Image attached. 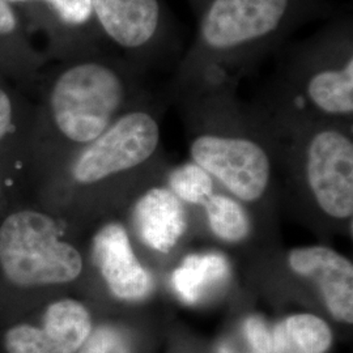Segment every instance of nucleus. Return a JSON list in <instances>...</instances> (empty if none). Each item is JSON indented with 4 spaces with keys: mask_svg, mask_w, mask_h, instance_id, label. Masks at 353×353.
<instances>
[{
    "mask_svg": "<svg viewBox=\"0 0 353 353\" xmlns=\"http://www.w3.org/2000/svg\"><path fill=\"white\" fill-rule=\"evenodd\" d=\"M219 353H236V352H233V351H232V350H230V348H229V347H227V345H224V347H221V348H220V352Z\"/></svg>",
    "mask_w": 353,
    "mask_h": 353,
    "instance_id": "obj_23",
    "label": "nucleus"
},
{
    "mask_svg": "<svg viewBox=\"0 0 353 353\" xmlns=\"http://www.w3.org/2000/svg\"><path fill=\"white\" fill-rule=\"evenodd\" d=\"M51 122L64 139L89 144L112 125L126 85L117 68L99 59H80L46 72Z\"/></svg>",
    "mask_w": 353,
    "mask_h": 353,
    "instance_id": "obj_1",
    "label": "nucleus"
},
{
    "mask_svg": "<svg viewBox=\"0 0 353 353\" xmlns=\"http://www.w3.org/2000/svg\"><path fill=\"white\" fill-rule=\"evenodd\" d=\"M290 0H214L204 14L201 34L207 46L229 50L272 33Z\"/></svg>",
    "mask_w": 353,
    "mask_h": 353,
    "instance_id": "obj_6",
    "label": "nucleus"
},
{
    "mask_svg": "<svg viewBox=\"0 0 353 353\" xmlns=\"http://www.w3.org/2000/svg\"><path fill=\"white\" fill-rule=\"evenodd\" d=\"M17 10L29 32L34 26L45 32L55 24L70 29L83 28L93 19L92 0H36Z\"/></svg>",
    "mask_w": 353,
    "mask_h": 353,
    "instance_id": "obj_16",
    "label": "nucleus"
},
{
    "mask_svg": "<svg viewBox=\"0 0 353 353\" xmlns=\"http://www.w3.org/2000/svg\"><path fill=\"white\" fill-rule=\"evenodd\" d=\"M191 156L195 164L242 201H256L267 189L270 160L263 148L252 140L203 135L194 140Z\"/></svg>",
    "mask_w": 353,
    "mask_h": 353,
    "instance_id": "obj_4",
    "label": "nucleus"
},
{
    "mask_svg": "<svg viewBox=\"0 0 353 353\" xmlns=\"http://www.w3.org/2000/svg\"><path fill=\"white\" fill-rule=\"evenodd\" d=\"M228 270L227 259L221 254H194L173 272L172 284L185 303H196L204 290L227 276Z\"/></svg>",
    "mask_w": 353,
    "mask_h": 353,
    "instance_id": "obj_14",
    "label": "nucleus"
},
{
    "mask_svg": "<svg viewBox=\"0 0 353 353\" xmlns=\"http://www.w3.org/2000/svg\"><path fill=\"white\" fill-rule=\"evenodd\" d=\"M307 96L325 113H352V57L341 68L323 70L313 76L307 84Z\"/></svg>",
    "mask_w": 353,
    "mask_h": 353,
    "instance_id": "obj_15",
    "label": "nucleus"
},
{
    "mask_svg": "<svg viewBox=\"0 0 353 353\" xmlns=\"http://www.w3.org/2000/svg\"><path fill=\"white\" fill-rule=\"evenodd\" d=\"M170 191L181 199L195 204H204L212 196V178L196 164H185L170 174Z\"/></svg>",
    "mask_w": 353,
    "mask_h": 353,
    "instance_id": "obj_18",
    "label": "nucleus"
},
{
    "mask_svg": "<svg viewBox=\"0 0 353 353\" xmlns=\"http://www.w3.org/2000/svg\"><path fill=\"white\" fill-rule=\"evenodd\" d=\"M93 256L115 297L137 301L150 293L151 275L140 265L122 225L102 228L93 241Z\"/></svg>",
    "mask_w": 353,
    "mask_h": 353,
    "instance_id": "obj_9",
    "label": "nucleus"
},
{
    "mask_svg": "<svg viewBox=\"0 0 353 353\" xmlns=\"http://www.w3.org/2000/svg\"><path fill=\"white\" fill-rule=\"evenodd\" d=\"M77 353H130V350L117 328L100 326L92 330V334Z\"/></svg>",
    "mask_w": 353,
    "mask_h": 353,
    "instance_id": "obj_19",
    "label": "nucleus"
},
{
    "mask_svg": "<svg viewBox=\"0 0 353 353\" xmlns=\"http://www.w3.org/2000/svg\"><path fill=\"white\" fill-rule=\"evenodd\" d=\"M93 330L87 307L76 300L50 303L41 326L20 323L8 328L7 353H77Z\"/></svg>",
    "mask_w": 353,
    "mask_h": 353,
    "instance_id": "obj_7",
    "label": "nucleus"
},
{
    "mask_svg": "<svg viewBox=\"0 0 353 353\" xmlns=\"http://www.w3.org/2000/svg\"><path fill=\"white\" fill-rule=\"evenodd\" d=\"M159 141V125L150 114H125L80 152L72 176L79 183L90 185L126 172L147 161Z\"/></svg>",
    "mask_w": 353,
    "mask_h": 353,
    "instance_id": "obj_3",
    "label": "nucleus"
},
{
    "mask_svg": "<svg viewBox=\"0 0 353 353\" xmlns=\"http://www.w3.org/2000/svg\"><path fill=\"white\" fill-rule=\"evenodd\" d=\"M211 229L221 240L239 242L249 232V221L239 203L223 195H214L204 203Z\"/></svg>",
    "mask_w": 353,
    "mask_h": 353,
    "instance_id": "obj_17",
    "label": "nucleus"
},
{
    "mask_svg": "<svg viewBox=\"0 0 353 353\" xmlns=\"http://www.w3.org/2000/svg\"><path fill=\"white\" fill-rule=\"evenodd\" d=\"M271 353H326L332 343L327 323L314 314H293L274 331Z\"/></svg>",
    "mask_w": 353,
    "mask_h": 353,
    "instance_id": "obj_13",
    "label": "nucleus"
},
{
    "mask_svg": "<svg viewBox=\"0 0 353 353\" xmlns=\"http://www.w3.org/2000/svg\"><path fill=\"white\" fill-rule=\"evenodd\" d=\"M290 268L305 278L316 280L328 312L344 323L353 322V265L339 252L325 246L292 250Z\"/></svg>",
    "mask_w": 353,
    "mask_h": 353,
    "instance_id": "obj_8",
    "label": "nucleus"
},
{
    "mask_svg": "<svg viewBox=\"0 0 353 353\" xmlns=\"http://www.w3.org/2000/svg\"><path fill=\"white\" fill-rule=\"evenodd\" d=\"M7 1L11 3L16 8H21V7H26V6L34 3L36 0H7Z\"/></svg>",
    "mask_w": 353,
    "mask_h": 353,
    "instance_id": "obj_22",
    "label": "nucleus"
},
{
    "mask_svg": "<svg viewBox=\"0 0 353 353\" xmlns=\"http://www.w3.org/2000/svg\"><path fill=\"white\" fill-rule=\"evenodd\" d=\"M10 83L12 81L0 70V143L16 131V102Z\"/></svg>",
    "mask_w": 353,
    "mask_h": 353,
    "instance_id": "obj_20",
    "label": "nucleus"
},
{
    "mask_svg": "<svg viewBox=\"0 0 353 353\" xmlns=\"http://www.w3.org/2000/svg\"><path fill=\"white\" fill-rule=\"evenodd\" d=\"M103 33L123 49H139L151 41L160 23L157 0H92Z\"/></svg>",
    "mask_w": 353,
    "mask_h": 353,
    "instance_id": "obj_11",
    "label": "nucleus"
},
{
    "mask_svg": "<svg viewBox=\"0 0 353 353\" xmlns=\"http://www.w3.org/2000/svg\"><path fill=\"white\" fill-rule=\"evenodd\" d=\"M46 57L38 50L19 10L0 0V70L23 89L39 85Z\"/></svg>",
    "mask_w": 353,
    "mask_h": 353,
    "instance_id": "obj_10",
    "label": "nucleus"
},
{
    "mask_svg": "<svg viewBox=\"0 0 353 353\" xmlns=\"http://www.w3.org/2000/svg\"><path fill=\"white\" fill-rule=\"evenodd\" d=\"M243 331L254 353H271L272 336L265 322L259 316H250L245 321Z\"/></svg>",
    "mask_w": 353,
    "mask_h": 353,
    "instance_id": "obj_21",
    "label": "nucleus"
},
{
    "mask_svg": "<svg viewBox=\"0 0 353 353\" xmlns=\"http://www.w3.org/2000/svg\"><path fill=\"white\" fill-rule=\"evenodd\" d=\"M140 239L157 252H170L185 232V214L170 190L156 188L145 192L134 211Z\"/></svg>",
    "mask_w": 353,
    "mask_h": 353,
    "instance_id": "obj_12",
    "label": "nucleus"
},
{
    "mask_svg": "<svg viewBox=\"0 0 353 353\" xmlns=\"http://www.w3.org/2000/svg\"><path fill=\"white\" fill-rule=\"evenodd\" d=\"M306 173L316 202L326 214L335 219L352 216V140L334 130L318 132L307 148Z\"/></svg>",
    "mask_w": 353,
    "mask_h": 353,
    "instance_id": "obj_5",
    "label": "nucleus"
},
{
    "mask_svg": "<svg viewBox=\"0 0 353 353\" xmlns=\"http://www.w3.org/2000/svg\"><path fill=\"white\" fill-rule=\"evenodd\" d=\"M59 228L48 214L20 211L0 227V265L19 287L63 284L75 280L83 259L59 239Z\"/></svg>",
    "mask_w": 353,
    "mask_h": 353,
    "instance_id": "obj_2",
    "label": "nucleus"
}]
</instances>
